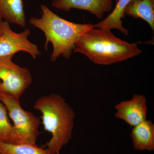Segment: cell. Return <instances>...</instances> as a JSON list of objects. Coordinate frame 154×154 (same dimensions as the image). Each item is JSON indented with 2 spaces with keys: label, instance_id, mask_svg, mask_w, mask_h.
<instances>
[{
  "label": "cell",
  "instance_id": "7a4b0ae2",
  "mask_svg": "<svg viewBox=\"0 0 154 154\" xmlns=\"http://www.w3.org/2000/svg\"><path fill=\"white\" fill-rule=\"evenodd\" d=\"M73 52L84 54L97 64L109 65L139 55L142 51L137 43L122 40L110 30L94 28L81 36Z\"/></svg>",
  "mask_w": 154,
  "mask_h": 154
},
{
  "label": "cell",
  "instance_id": "e0dca14e",
  "mask_svg": "<svg viewBox=\"0 0 154 154\" xmlns=\"http://www.w3.org/2000/svg\"><path fill=\"white\" fill-rule=\"evenodd\" d=\"M116 2H117L118 1V0H115Z\"/></svg>",
  "mask_w": 154,
  "mask_h": 154
},
{
  "label": "cell",
  "instance_id": "4fadbf2b",
  "mask_svg": "<svg viewBox=\"0 0 154 154\" xmlns=\"http://www.w3.org/2000/svg\"><path fill=\"white\" fill-rule=\"evenodd\" d=\"M0 154H51L47 149L39 147L36 144H14L0 142Z\"/></svg>",
  "mask_w": 154,
  "mask_h": 154
},
{
  "label": "cell",
  "instance_id": "6da1fadb",
  "mask_svg": "<svg viewBox=\"0 0 154 154\" xmlns=\"http://www.w3.org/2000/svg\"><path fill=\"white\" fill-rule=\"evenodd\" d=\"M40 8L41 17H31L29 22L30 25L44 33L45 49L47 48L49 42L52 44L51 61L54 62L60 56L69 58L76 42L84 33L94 28L93 25L67 21L58 16L44 5H41Z\"/></svg>",
  "mask_w": 154,
  "mask_h": 154
},
{
  "label": "cell",
  "instance_id": "9a60e30c",
  "mask_svg": "<svg viewBox=\"0 0 154 154\" xmlns=\"http://www.w3.org/2000/svg\"><path fill=\"white\" fill-rule=\"evenodd\" d=\"M3 19L0 17V36L2 35L3 31Z\"/></svg>",
  "mask_w": 154,
  "mask_h": 154
},
{
  "label": "cell",
  "instance_id": "3957f363",
  "mask_svg": "<svg viewBox=\"0 0 154 154\" xmlns=\"http://www.w3.org/2000/svg\"><path fill=\"white\" fill-rule=\"evenodd\" d=\"M33 108L40 111L45 130L51 137L45 146L51 154H61V150L70 140L74 126V110L57 94L42 96Z\"/></svg>",
  "mask_w": 154,
  "mask_h": 154
},
{
  "label": "cell",
  "instance_id": "ba28073f",
  "mask_svg": "<svg viewBox=\"0 0 154 154\" xmlns=\"http://www.w3.org/2000/svg\"><path fill=\"white\" fill-rule=\"evenodd\" d=\"M52 5L55 8L65 11L72 9L90 12L99 19L105 13L110 12L113 7L112 0H53Z\"/></svg>",
  "mask_w": 154,
  "mask_h": 154
},
{
  "label": "cell",
  "instance_id": "30bf717a",
  "mask_svg": "<svg viewBox=\"0 0 154 154\" xmlns=\"http://www.w3.org/2000/svg\"><path fill=\"white\" fill-rule=\"evenodd\" d=\"M0 17L9 23L25 27L26 18L23 0H0Z\"/></svg>",
  "mask_w": 154,
  "mask_h": 154
},
{
  "label": "cell",
  "instance_id": "7c38bea8",
  "mask_svg": "<svg viewBox=\"0 0 154 154\" xmlns=\"http://www.w3.org/2000/svg\"><path fill=\"white\" fill-rule=\"evenodd\" d=\"M132 0H118L115 8L111 14L104 20L93 25L94 28H102L110 30L116 29L120 30L124 35L129 34L128 30L122 26V19L125 17L124 11L127 6Z\"/></svg>",
  "mask_w": 154,
  "mask_h": 154
},
{
  "label": "cell",
  "instance_id": "8fae6325",
  "mask_svg": "<svg viewBox=\"0 0 154 154\" xmlns=\"http://www.w3.org/2000/svg\"><path fill=\"white\" fill-rule=\"evenodd\" d=\"M125 16L143 19L154 30V0H132L124 11Z\"/></svg>",
  "mask_w": 154,
  "mask_h": 154
},
{
  "label": "cell",
  "instance_id": "5b68a950",
  "mask_svg": "<svg viewBox=\"0 0 154 154\" xmlns=\"http://www.w3.org/2000/svg\"><path fill=\"white\" fill-rule=\"evenodd\" d=\"M12 58L0 57L1 90L19 99L32 84L33 79L30 70L14 63Z\"/></svg>",
  "mask_w": 154,
  "mask_h": 154
},
{
  "label": "cell",
  "instance_id": "2e32d148",
  "mask_svg": "<svg viewBox=\"0 0 154 154\" xmlns=\"http://www.w3.org/2000/svg\"><path fill=\"white\" fill-rule=\"evenodd\" d=\"M1 81H0V97H1V94H2V90H1Z\"/></svg>",
  "mask_w": 154,
  "mask_h": 154
},
{
  "label": "cell",
  "instance_id": "5bb4252c",
  "mask_svg": "<svg viewBox=\"0 0 154 154\" xmlns=\"http://www.w3.org/2000/svg\"><path fill=\"white\" fill-rule=\"evenodd\" d=\"M9 117L7 108L0 102V142L10 143L12 125Z\"/></svg>",
  "mask_w": 154,
  "mask_h": 154
},
{
  "label": "cell",
  "instance_id": "52a82bcc",
  "mask_svg": "<svg viewBox=\"0 0 154 154\" xmlns=\"http://www.w3.org/2000/svg\"><path fill=\"white\" fill-rule=\"evenodd\" d=\"M115 117L122 119L131 127L146 119L147 99L143 95L134 94L130 100L116 105Z\"/></svg>",
  "mask_w": 154,
  "mask_h": 154
},
{
  "label": "cell",
  "instance_id": "8992f818",
  "mask_svg": "<svg viewBox=\"0 0 154 154\" xmlns=\"http://www.w3.org/2000/svg\"><path fill=\"white\" fill-rule=\"evenodd\" d=\"M30 31L26 28L22 32H14L10 27V23L4 21L3 31L0 36V57H12L17 52L23 51L36 59L41 53L38 46L28 39Z\"/></svg>",
  "mask_w": 154,
  "mask_h": 154
},
{
  "label": "cell",
  "instance_id": "277c9868",
  "mask_svg": "<svg viewBox=\"0 0 154 154\" xmlns=\"http://www.w3.org/2000/svg\"><path fill=\"white\" fill-rule=\"evenodd\" d=\"M0 102L5 106L9 116L13 122L9 143L36 144L40 134V118L23 109L20 105L19 99L2 91Z\"/></svg>",
  "mask_w": 154,
  "mask_h": 154
},
{
  "label": "cell",
  "instance_id": "9c48e42d",
  "mask_svg": "<svg viewBox=\"0 0 154 154\" xmlns=\"http://www.w3.org/2000/svg\"><path fill=\"white\" fill-rule=\"evenodd\" d=\"M130 136L137 150H154V124L151 120L146 119L132 127Z\"/></svg>",
  "mask_w": 154,
  "mask_h": 154
}]
</instances>
